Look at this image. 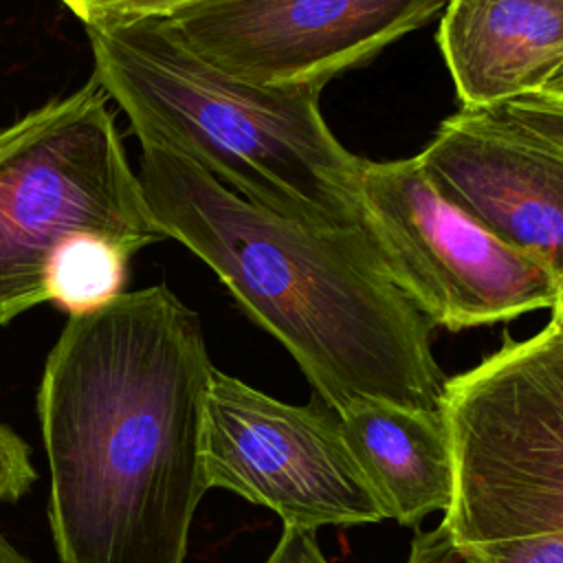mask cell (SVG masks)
<instances>
[{"label": "cell", "instance_id": "obj_9", "mask_svg": "<svg viewBox=\"0 0 563 563\" xmlns=\"http://www.w3.org/2000/svg\"><path fill=\"white\" fill-rule=\"evenodd\" d=\"M418 158L451 200L563 282V147L462 108Z\"/></svg>", "mask_w": 563, "mask_h": 563}, {"label": "cell", "instance_id": "obj_1", "mask_svg": "<svg viewBox=\"0 0 563 563\" xmlns=\"http://www.w3.org/2000/svg\"><path fill=\"white\" fill-rule=\"evenodd\" d=\"M213 369L198 314L163 284L70 314L37 389L59 563H185Z\"/></svg>", "mask_w": 563, "mask_h": 563}, {"label": "cell", "instance_id": "obj_14", "mask_svg": "<svg viewBox=\"0 0 563 563\" xmlns=\"http://www.w3.org/2000/svg\"><path fill=\"white\" fill-rule=\"evenodd\" d=\"M86 29H103L139 20H163L202 0H59Z\"/></svg>", "mask_w": 563, "mask_h": 563}, {"label": "cell", "instance_id": "obj_5", "mask_svg": "<svg viewBox=\"0 0 563 563\" xmlns=\"http://www.w3.org/2000/svg\"><path fill=\"white\" fill-rule=\"evenodd\" d=\"M455 490L440 521L457 543L563 537V330L548 323L446 378Z\"/></svg>", "mask_w": 563, "mask_h": 563}, {"label": "cell", "instance_id": "obj_6", "mask_svg": "<svg viewBox=\"0 0 563 563\" xmlns=\"http://www.w3.org/2000/svg\"><path fill=\"white\" fill-rule=\"evenodd\" d=\"M361 207L389 277L433 325H488L556 301L559 279L451 200L418 156L365 161Z\"/></svg>", "mask_w": 563, "mask_h": 563}, {"label": "cell", "instance_id": "obj_2", "mask_svg": "<svg viewBox=\"0 0 563 563\" xmlns=\"http://www.w3.org/2000/svg\"><path fill=\"white\" fill-rule=\"evenodd\" d=\"M139 143V180L163 238L220 277L328 409L363 400L442 409L446 376L433 356V323L394 284L365 229L290 220L169 143Z\"/></svg>", "mask_w": 563, "mask_h": 563}, {"label": "cell", "instance_id": "obj_13", "mask_svg": "<svg viewBox=\"0 0 563 563\" xmlns=\"http://www.w3.org/2000/svg\"><path fill=\"white\" fill-rule=\"evenodd\" d=\"M407 563H563V537L537 534L495 543H457L440 523L418 530Z\"/></svg>", "mask_w": 563, "mask_h": 563}, {"label": "cell", "instance_id": "obj_10", "mask_svg": "<svg viewBox=\"0 0 563 563\" xmlns=\"http://www.w3.org/2000/svg\"><path fill=\"white\" fill-rule=\"evenodd\" d=\"M438 44L462 108H499L563 66V0H449Z\"/></svg>", "mask_w": 563, "mask_h": 563}, {"label": "cell", "instance_id": "obj_7", "mask_svg": "<svg viewBox=\"0 0 563 563\" xmlns=\"http://www.w3.org/2000/svg\"><path fill=\"white\" fill-rule=\"evenodd\" d=\"M202 468L209 488L266 506L284 528L389 519L332 409L282 402L220 369L205 400Z\"/></svg>", "mask_w": 563, "mask_h": 563}, {"label": "cell", "instance_id": "obj_18", "mask_svg": "<svg viewBox=\"0 0 563 563\" xmlns=\"http://www.w3.org/2000/svg\"><path fill=\"white\" fill-rule=\"evenodd\" d=\"M530 97H537V99L554 103V106H563V66Z\"/></svg>", "mask_w": 563, "mask_h": 563}, {"label": "cell", "instance_id": "obj_16", "mask_svg": "<svg viewBox=\"0 0 563 563\" xmlns=\"http://www.w3.org/2000/svg\"><path fill=\"white\" fill-rule=\"evenodd\" d=\"M497 114L523 132L563 147V106H554L537 97H521L499 106Z\"/></svg>", "mask_w": 563, "mask_h": 563}, {"label": "cell", "instance_id": "obj_19", "mask_svg": "<svg viewBox=\"0 0 563 563\" xmlns=\"http://www.w3.org/2000/svg\"><path fill=\"white\" fill-rule=\"evenodd\" d=\"M0 563H31L11 541L0 532Z\"/></svg>", "mask_w": 563, "mask_h": 563}, {"label": "cell", "instance_id": "obj_17", "mask_svg": "<svg viewBox=\"0 0 563 563\" xmlns=\"http://www.w3.org/2000/svg\"><path fill=\"white\" fill-rule=\"evenodd\" d=\"M264 563H328L323 556L314 530L284 528L277 545Z\"/></svg>", "mask_w": 563, "mask_h": 563}, {"label": "cell", "instance_id": "obj_11", "mask_svg": "<svg viewBox=\"0 0 563 563\" xmlns=\"http://www.w3.org/2000/svg\"><path fill=\"white\" fill-rule=\"evenodd\" d=\"M336 416L356 464L385 504L389 519L418 526L427 515L449 510L455 460L442 409L363 400Z\"/></svg>", "mask_w": 563, "mask_h": 563}, {"label": "cell", "instance_id": "obj_15", "mask_svg": "<svg viewBox=\"0 0 563 563\" xmlns=\"http://www.w3.org/2000/svg\"><path fill=\"white\" fill-rule=\"evenodd\" d=\"M37 479L29 444L0 422V501H15Z\"/></svg>", "mask_w": 563, "mask_h": 563}, {"label": "cell", "instance_id": "obj_4", "mask_svg": "<svg viewBox=\"0 0 563 563\" xmlns=\"http://www.w3.org/2000/svg\"><path fill=\"white\" fill-rule=\"evenodd\" d=\"M92 77L0 128V325L48 301L46 266L75 233L125 253L165 240Z\"/></svg>", "mask_w": 563, "mask_h": 563}, {"label": "cell", "instance_id": "obj_3", "mask_svg": "<svg viewBox=\"0 0 563 563\" xmlns=\"http://www.w3.org/2000/svg\"><path fill=\"white\" fill-rule=\"evenodd\" d=\"M95 79L139 141L180 150L242 198L321 229H363L361 169L328 128L314 88L231 77L163 20L86 29Z\"/></svg>", "mask_w": 563, "mask_h": 563}, {"label": "cell", "instance_id": "obj_8", "mask_svg": "<svg viewBox=\"0 0 563 563\" xmlns=\"http://www.w3.org/2000/svg\"><path fill=\"white\" fill-rule=\"evenodd\" d=\"M449 0H202L163 22L218 70L268 88L321 90Z\"/></svg>", "mask_w": 563, "mask_h": 563}, {"label": "cell", "instance_id": "obj_12", "mask_svg": "<svg viewBox=\"0 0 563 563\" xmlns=\"http://www.w3.org/2000/svg\"><path fill=\"white\" fill-rule=\"evenodd\" d=\"M130 253L99 233H75L51 255L46 297L70 314L101 308L123 292Z\"/></svg>", "mask_w": 563, "mask_h": 563}]
</instances>
